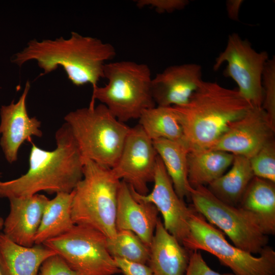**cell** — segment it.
<instances>
[{"label":"cell","instance_id":"obj_32","mask_svg":"<svg viewBox=\"0 0 275 275\" xmlns=\"http://www.w3.org/2000/svg\"><path fill=\"white\" fill-rule=\"evenodd\" d=\"M115 263L124 275H153L148 265L114 258Z\"/></svg>","mask_w":275,"mask_h":275},{"label":"cell","instance_id":"obj_33","mask_svg":"<svg viewBox=\"0 0 275 275\" xmlns=\"http://www.w3.org/2000/svg\"><path fill=\"white\" fill-rule=\"evenodd\" d=\"M243 2L242 0H229L226 2V8L229 17L233 20H238V15L241 6Z\"/></svg>","mask_w":275,"mask_h":275},{"label":"cell","instance_id":"obj_7","mask_svg":"<svg viewBox=\"0 0 275 275\" xmlns=\"http://www.w3.org/2000/svg\"><path fill=\"white\" fill-rule=\"evenodd\" d=\"M189 226V234L182 243L187 249L212 254L234 275H275V251L272 248L267 246L259 256L255 257L233 245L194 208Z\"/></svg>","mask_w":275,"mask_h":275},{"label":"cell","instance_id":"obj_35","mask_svg":"<svg viewBox=\"0 0 275 275\" xmlns=\"http://www.w3.org/2000/svg\"><path fill=\"white\" fill-rule=\"evenodd\" d=\"M0 275H2V272H1V268H0Z\"/></svg>","mask_w":275,"mask_h":275},{"label":"cell","instance_id":"obj_26","mask_svg":"<svg viewBox=\"0 0 275 275\" xmlns=\"http://www.w3.org/2000/svg\"><path fill=\"white\" fill-rule=\"evenodd\" d=\"M107 247L113 258L147 264L150 249L133 232L117 231L115 237L106 239Z\"/></svg>","mask_w":275,"mask_h":275},{"label":"cell","instance_id":"obj_12","mask_svg":"<svg viewBox=\"0 0 275 275\" xmlns=\"http://www.w3.org/2000/svg\"><path fill=\"white\" fill-rule=\"evenodd\" d=\"M275 125L262 107L252 106L210 149L221 150L248 159L265 144L274 139Z\"/></svg>","mask_w":275,"mask_h":275},{"label":"cell","instance_id":"obj_28","mask_svg":"<svg viewBox=\"0 0 275 275\" xmlns=\"http://www.w3.org/2000/svg\"><path fill=\"white\" fill-rule=\"evenodd\" d=\"M263 102L262 107L275 125V58L265 64L262 76Z\"/></svg>","mask_w":275,"mask_h":275},{"label":"cell","instance_id":"obj_17","mask_svg":"<svg viewBox=\"0 0 275 275\" xmlns=\"http://www.w3.org/2000/svg\"><path fill=\"white\" fill-rule=\"evenodd\" d=\"M158 212L153 204L136 200L129 185L121 181L116 214L117 231L133 232L149 248L159 218Z\"/></svg>","mask_w":275,"mask_h":275},{"label":"cell","instance_id":"obj_23","mask_svg":"<svg viewBox=\"0 0 275 275\" xmlns=\"http://www.w3.org/2000/svg\"><path fill=\"white\" fill-rule=\"evenodd\" d=\"M73 196V191L59 193L48 200L35 236V245H42L46 241L68 232L75 225L71 217Z\"/></svg>","mask_w":275,"mask_h":275},{"label":"cell","instance_id":"obj_5","mask_svg":"<svg viewBox=\"0 0 275 275\" xmlns=\"http://www.w3.org/2000/svg\"><path fill=\"white\" fill-rule=\"evenodd\" d=\"M103 76L107 83L93 89L89 105H95L98 100L123 123L139 119L145 110L156 106L147 64L130 61L107 63Z\"/></svg>","mask_w":275,"mask_h":275},{"label":"cell","instance_id":"obj_25","mask_svg":"<svg viewBox=\"0 0 275 275\" xmlns=\"http://www.w3.org/2000/svg\"><path fill=\"white\" fill-rule=\"evenodd\" d=\"M139 119V124L152 141L162 139L186 145L182 127L172 106H155L146 109Z\"/></svg>","mask_w":275,"mask_h":275},{"label":"cell","instance_id":"obj_19","mask_svg":"<svg viewBox=\"0 0 275 275\" xmlns=\"http://www.w3.org/2000/svg\"><path fill=\"white\" fill-rule=\"evenodd\" d=\"M57 254L43 245L25 247L0 234V268L2 275H38L43 262Z\"/></svg>","mask_w":275,"mask_h":275},{"label":"cell","instance_id":"obj_30","mask_svg":"<svg viewBox=\"0 0 275 275\" xmlns=\"http://www.w3.org/2000/svg\"><path fill=\"white\" fill-rule=\"evenodd\" d=\"M187 0H138V7H150L158 13H172L183 9L188 4Z\"/></svg>","mask_w":275,"mask_h":275},{"label":"cell","instance_id":"obj_15","mask_svg":"<svg viewBox=\"0 0 275 275\" xmlns=\"http://www.w3.org/2000/svg\"><path fill=\"white\" fill-rule=\"evenodd\" d=\"M202 67L185 63L167 67L152 78L151 90L157 106H181L187 103L202 81Z\"/></svg>","mask_w":275,"mask_h":275},{"label":"cell","instance_id":"obj_3","mask_svg":"<svg viewBox=\"0 0 275 275\" xmlns=\"http://www.w3.org/2000/svg\"><path fill=\"white\" fill-rule=\"evenodd\" d=\"M252 106L237 90L203 81L187 103L172 107L190 150L211 148Z\"/></svg>","mask_w":275,"mask_h":275},{"label":"cell","instance_id":"obj_21","mask_svg":"<svg viewBox=\"0 0 275 275\" xmlns=\"http://www.w3.org/2000/svg\"><path fill=\"white\" fill-rule=\"evenodd\" d=\"M234 156L211 149L189 150L187 173L190 186L195 188L209 185L224 174L232 164Z\"/></svg>","mask_w":275,"mask_h":275},{"label":"cell","instance_id":"obj_1","mask_svg":"<svg viewBox=\"0 0 275 275\" xmlns=\"http://www.w3.org/2000/svg\"><path fill=\"white\" fill-rule=\"evenodd\" d=\"M116 54L111 43L72 32L67 39L61 37L53 40H31L13 56L11 61L21 67L29 61L35 60L43 70L42 75L62 67L74 85L90 84L94 89L99 80L104 78L105 65Z\"/></svg>","mask_w":275,"mask_h":275},{"label":"cell","instance_id":"obj_6","mask_svg":"<svg viewBox=\"0 0 275 275\" xmlns=\"http://www.w3.org/2000/svg\"><path fill=\"white\" fill-rule=\"evenodd\" d=\"M83 159L113 168L130 127L118 120L103 104L68 113L64 117Z\"/></svg>","mask_w":275,"mask_h":275},{"label":"cell","instance_id":"obj_27","mask_svg":"<svg viewBox=\"0 0 275 275\" xmlns=\"http://www.w3.org/2000/svg\"><path fill=\"white\" fill-rule=\"evenodd\" d=\"M255 176L275 182V142L265 144L249 159Z\"/></svg>","mask_w":275,"mask_h":275},{"label":"cell","instance_id":"obj_16","mask_svg":"<svg viewBox=\"0 0 275 275\" xmlns=\"http://www.w3.org/2000/svg\"><path fill=\"white\" fill-rule=\"evenodd\" d=\"M8 199L10 211L4 220L3 233L19 245L33 246L49 199L37 194L28 197H11Z\"/></svg>","mask_w":275,"mask_h":275},{"label":"cell","instance_id":"obj_24","mask_svg":"<svg viewBox=\"0 0 275 275\" xmlns=\"http://www.w3.org/2000/svg\"><path fill=\"white\" fill-rule=\"evenodd\" d=\"M232 166L226 174L208 185V189L223 202L238 206L250 183L255 176L249 159L234 156Z\"/></svg>","mask_w":275,"mask_h":275},{"label":"cell","instance_id":"obj_20","mask_svg":"<svg viewBox=\"0 0 275 275\" xmlns=\"http://www.w3.org/2000/svg\"><path fill=\"white\" fill-rule=\"evenodd\" d=\"M238 207L254 214L266 234H274L275 182L254 176Z\"/></svg>","mask_w":275,"mask_h":275},{"label":"cell","instance_id":"obj_4","mask_svg":"<svg viewBox=\"0 0 275 275\" xmlns=\"http://www.w3.org/2000/svg\"><path fill=\"white\" fill-rule=\"evenodd\" d=\"M83 160L82 178L73 190L72 221L113 239L117 232L116 214L121 180L111 168Z\"/></svg>","mask_w":275,"mask_h":275},{"label":"cell","instance_id":"obj_18","mask_svg":"<svg viewBox=\"0 0 275 275\" xmlns=\"http://www.w3.org/2000/svg\"><path fill=\"white\" fill-rule=\"evenodd\" d=\"M148 266L153 275H185L191 251L164 228L159 217L149 248Z\"/></svg>","mask_w":275,"mask_h":275},{"label":"cell","instance_id":"obj_11","mask_svg":"<svg viewBox=\"0 0 275 275\" xmlns=\"http://www.w3.org/2000/svg\"><path fill=\"white\" fill-rule=\"evenodd\" d=\"M157 157L153 141L138 124L130 128L119 159L111 169L135 192L146 195L148 183L153 181Z\"/></svg>","mask_w":275,"mask_h":275},{"label":"cell","instance_id":"obj_34","mask_svg":"<svg viewBox=\"0 0 275 275\" xmlns=\"http://www.w3.org/2000/svg\"><path fill=\"white\" fill-rule=\"evenodd\" d=\"M4 225V219L0 216V232L2 230H3Z\"/></svg>","mask_w":275,"mask_h":275},{"label":"cell","instance_id":"obj_14","mask_svg":"<svg viewBox=\"0 0 275 275\" xmlns=\"http://www.w3.org/2000/svg\"><path fill=\"white\" fill-rule=\"evenodd\" d=\"M30 87L27 81L18 100L2 105L0 109V146L10 163L17 160L19 148L23 143L32 142L33 136H42L41 122L35 117H30L27 111L26 99Z\"/></svg>","mask_w":275,"mask_h":275},{"label":"cell","instance_id":"obj_36","mask_svg":"<svg viewBox=\"0 0 275 275\" xmlns=\"http://www.w3.org/2000/svg\"><path fill=\"white\" fill-rule=\"evenodd\" d=\"M1 177V173L0 172V177Z\"/></svg>","mask_w":275,"mask_h":275},{"label":"cell","instance_id":"obj_22","mask_svg":"<svg viewBox=\"0 0 275 275\" xmlns=\"http://www.w3.org/2000/svg\"><path fill=\"white\" fill-rule=\"evenodd\" d=\"M154 147L180 198L189 199L191 187L188 180L187 154L184 144L166 139L153 141Z\"/></svg>","mask_w":275,"mask_h":275},{"label":"cell","instance_id":"obj_10","mask_svg":"<svg viewBox=\"0 0 275 275\" xmlns=\"http://www.w3.org/2000/svg\"><path fill=\"white\" fill-rule=\"evenodd\" d=\"M269 59L266 51H256L248 40L232 33L228 36L225 48L216 58L213 69L217 71L227 63L224 75L235 81L237 90L251 105L262 107V76Z\"/></svg>","mask_w":275,"mask_h":275},{"label":"cell","instance_id":"obj_9","mask_svg":"<svg viewBox=\"0 0 275 275\" xmlns=\"http://www.w3.org/2000/svg\"><path fill=\"white\" fill-rule=\"evenodd\" d=\"M107 237L92 228L75 225L65 233L43 245L60 256L78 275L121 273L107 247Z\"/></svg>","mask_w":275,"mask_h":275},{"label":"cell","instance_id":"obj_31","mask_svg":"<svg viewBox=\"0 0 275 275\" xmlns=\"http://www.w3.org/2000/svg\"><path fill=\"white\" fill-rule=\"evenodd\" d=\"M185 275H234L221 274L212 270L206 263L199 251L191 252Z\"/></svg>","mask_w":275,"mask_h":275},{"label":"cell","instance_id":"obj_2","mask_svg":"<svg viewBox=\"0 0 275 275\" xmlns=\"http://www.w3.org/2000/svg\"><path fill=\"white\" fill-rule=\"evenodd\" d=\"M56 148L45 150L31 142L29 168L20 177L0 181V197H28L45 191L71 193L83 176L84 160L68 125L55 134Z\"/></svg>","mask_w":275,"mask_h":275},{"label":"cell","instance_id":"obj_13","mask_svg":"<svg viewBox=\"0 0 275 275\" xmlns=\"http://www.w3.org/2000/svg\"><path fill=\"white\" fill-rule=\"evenodd\" d=\"M152 190L141 195L130 187L138 200L153 204L160 212L165 229L182 244L189 233V221L193 208L187 206L176 193L172 182L158 156Z\"/></svg>","mask_w":275,"mask_h":275},{"label":"cell","instance_id":"obj_8","mask_svg":"<svg viewBox=\"0 0 275 275\" xmlns=\"http://www.w3.org/2000/svg\"><path fill=\"white\" fill-rule=\"evenodd\" d=\"M189 199L194 209L224 232L235 246L260 254L268 246V235L251 212L223 202L205 186L191 187Z\"/></svg>","mask_w":275,"mask_h":275},{"label":"cell","instance_id":"obj_29","mask_svg":"<svg viewBox=\"0 0 275 275\" xmlns=\"http://www.w3.org/2000/svg\"><path fill=\"white\" fill-rule=\"evenodd\" d=\"M38 275H78L58 255L51 256L41 265Z\"/></svg>","mask_w":275,"mask_h":275}]
</instances>
